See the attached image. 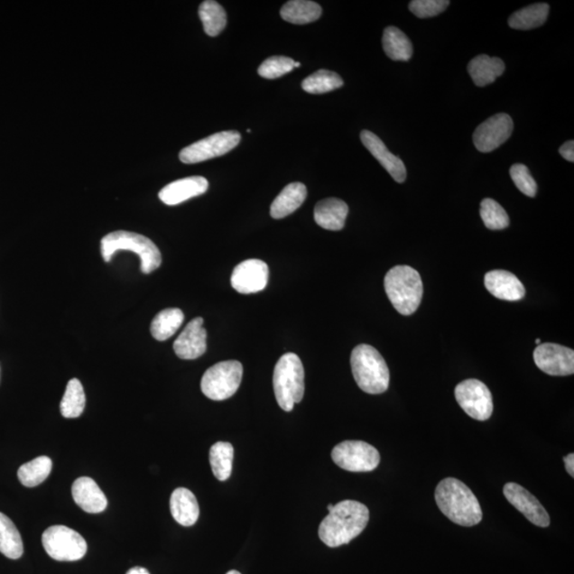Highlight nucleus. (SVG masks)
Segmentation results:
<instances>
[{"label": "nucleus", "mask_w": 574, "mask_h": 574, "mask_svg": "<svg viewBox=\"0 0 574 574\" xmlns=\"http://www.w3.org/2000/svg\"><path fill=\"white\" fill-rule=\"evenodd\" d=\"M385 292L394 309L403 315H412L420 308L423 285L420 273L410 266H394L386 273Z\"/></svg>", "instance_id": "nucleus-4"}, {"label": "nucleus", "mask_w": 574, "mask_h": 574, "mask_svg": "<svg viewBox=\"0 0 574 574\" xmlns=\"http://www.w3.org/2000/svg\"><path fill=\"white\" fill-rule=\"evenodd\" d=\"M184 321V314L181 309H166L154 317L151 331L153 337L163 342L169 339L181 328Z\"/></svg>", "instance_id": "nucleus-28"}, {"label": "nucleus", "mask_w": 574, "mask_h": 574, "mask_svg": "<svg viewBox=\"0 0 574 574\" xmlns=\"http://www.w3.org/2000/svg\"><path fill=\"white\" fill-rule=\"evenodd\" d=\"M227 574H242V573H241V572H238V571H236V570H231V571H229V572H228V573H227Z\"/></svg>", "instance_id": "nucleus-42"}, {"label": "nucleus", "mask_w": 574, "mask_h": 574, "mask_svg": "<svg viewBox=\"0 0 574 574\" xmlns=\"http://www.w3.org/2000/svg\"><path fill=\"white\" fill-rule=\"evenodd\" d=\"M457 402L466 414L478 421L489 420L493 414V394L483 382L469 379L456 387Z\"/></svg>", "instance_id": "nucleus-11"}, {"label": "nucleus", "mask_w": 574, "mask_h": 574, "mask_svg": "<svg viewBox=\"0 0 574 574\" xmlns=\"http://www.w3.org/2000/svg\"><path fill=\"white\" fill-rule=\"evenodd\" d=\"M534 362L542 372L550 375L574 374V351L564 346L551 343L538 345Z\"/></svg>", "instance_id": "nucleus-13"}, {"label": "nucleus", "mask_w": 574, "mask_h": 574, "mask_svg": "<svg viewBox=\"0 0 574 574\" xmlns=\"http://www.w3.org/2000/svg\"><path fill=\"white\" fill-rule=\"evenodd\" d=\"M133 251L140 256L144 273H152L162 264V255L155 244L146 236L128 231L109 233L101 239V255L106 262H110L117 251Z\"/></svg>", "instance_id": "nucleus-5"}, {"label": "nucleus", "mask_w": 574, "mask_h": 574, "mask_svg": "<svg viewBox=\"0 0 574 574\" xmlns=\"http://www.w3.org/2000/svg\"><path fill=\"white\" fill-rule=\"evenodd\" d=\"M0 553L11 560H19L23 553L22 536L12 520L0 513Z\"/></svg>", "instance_id": "nucleus-27"}, {"label": "nucleus", "mask_w": 574, "mask_h": 574, "mask_svg": "<svg viewBox=\"0 0 574 574\" xmlns=\"http://www.w3.org/2000/svg\"><path fill=\"white\" fill-rule=\"evenodd\" d=\"M71 495L77 505L89 514L104 512L107 506V500L103 490L91 477L77 478L71 487Z\"/></svg>", "instance_id": "nucleus-20"}, {"label": "nucleus", "mask_w": 574, "mask_h": 574, "mask_svg": "<svg viewBox=\"0 0 574 574\" xmlns=\"http://www.w3.org/2000/svg\"><path fill=\"white\" fill-rule=\"evenodd\" d=\"M171 513L179 524L194 525L199 518V501L188 488H177L171 494Z\"/></svg>", "instance_id": "nucleus-22"}, {"label": "nucleus", "mask_w": 574, "mask_h": 574, "mask_svg": "<svg viewBox=\"0 0 574 574\" xmlns=\"http://www.w3.org/2000/svg\"><path fill=\"white\" fill-rule=\"evenodd\" d=\"M86 408V393L81 382L71 379L68 383L60 410L65 418H77L81 416Z\"/></svg>", "instance_id": "nucleus-33"}, {"label": "nucleus", "mask_w": 574, "mask_h": 574, "mask_svg": "<svg viewBox=\"0 0 574 574\" xmlns=\"http://www.w3.org/2000/svg\"><path fill=\"white\" fill-rule=\"evenodd\" d=\"M208 189L206 178L189 177L173 181L160 190L159 199L167 206H177L194 197L205 194Z\"/></svg>", "instance_id": "nucleus-18"}, {"label": "nucleus", "mask_w": 574, "mask_h": 574, "mask_svg": "<svg viewBox=\"0 0 574 574\" xmlns=\"http://www.w3.org/2000/svg\"><path fill=\"white\" fill-rule=\"evenodd\" d=\"M295 69L294 60L282 56H274L265 60L260 65L258 73L265 79L273 80L289 74Z\"/></svg>", "instance_id": "nucleus-36"}, {"label": "nucleus", "mask_w": 574, "mask_h": 574, "mask_svg": "<svg viewBox=\"0 0 574 574\" xmlns=\"http://www.w3.org/2000/svg\"><path fill=\"white\" fill-rule=\"evenodd\" d=\"M514 129L513 119L499 113L482 123L474 134V144L478 152L492 153L510 139Z\"/></svg>", "instance_id": "nucleus-12"}, {"label": "nucleus", "mask_w": 574, "mask_h": 574, "mask_svg": "<svg viewBox=\"0 0 574 574\" xmlns=\"http://www.w3.org/2000/svg\"><path fill=\"white\" fill-rule=\"evenodd\" d=\"M301 63L295 62V68H301Z\"/></svg>", "instance_id": "nucleus-44"}, {"label": "nucleus", "mask_w": 574, "mask_h": 574, "mask_svg": "<svg viewBox=\"0 0 574 574\" xmlns=\"http://www.w3.org/2000/svg\"><path fill=\"white\" fill-rule=\"evenodd\" d=\"M333 506L334 505H328V511L330 512L332 510Z\"/></svg>", "instance_id": "nucleus-43"}, {"label": "nucleus", "mask_w": 574, "mask_h": 574, "mask_svg": "<svg viewBox=\"0 0 574 574\" xmlns=\"http://www.w3.org/2000/svg\"><path fill=\"white\" fill-rule=\"evenodd\" d=\"M199 17L206 33L210 37H218L227 26L226 11L214 0H207L200 5Z\"/></svg>", "instance_id": "nucleus-32"}, {"label": "nucleus", "mask_w": 574, "mask_h": 574, "mask_svg": "<svg viewBox=\"0 0 574 574\" xmlns=\"http://www.w3.org/2000/svg\"><path fill=\"white\" fill-rule=\"evenodd\" d=\"M343 86L342 77L327 69L317 70L302 81V88L310 94H325Z\"/></svg>", "instance_id": "nucleus-34"}, {"label": "nucleus", "mask_w": 574, "mask_h": 574, "mask_svg": "<svg viewBox=\"0 0 574 574\" xmlns=\"http://www.w3.org/2000/svg\"><path fill=\"white\" fill-rule=\"evenodd\" d=\"M487 291L495 298L505 301H519L525 295L522 281L515 274L506 271H493L484 278Z\"/></svg>", "instance_id": "nucleus-19"}, {"label": "nucleus", "mask_w": 574, "mask_h": 574, "mask_svg": "<svg viewBox=\"0 0 574 574\" xmlns=\"http://www.w3.org/2000/svg\"><path fill=\"white\" fill-rule=\"evenodd\" d=\"M235 448L230 442L218 441L210 449V464L215 477L220 482L228 480L232 472Z\"/></svg>", "instance_id": "nucleus-30"}, {"label": "nucleus", "mask_w": 574, "mask_h": 574, "mask_svg": "<svg viewBox=\"0 0 574 574\" xmlns=\"http://www.w3.org/2000/svg\"><path fill=\"white\" fill-rule=\"evenodd\" d=\"M173 350L182 360H195L207 351V331L201 317L189 322L173 344Z\"/></svg>", "instance_id": "nucleus-16"}, {"label": "nucleus", "mask_w": 574, "mask_h": 574, "mask_svg": "<svg viewBox=\"0 0 574 574\" xmlns=\"http://www.w3.org/2000/svg\"><path fill=\"white\" fill-rule=\"evenodd\" d=\"M505 65L499 58L480 55L471 60L468 73L477 87H486L505 73Z\"/></svg>", "instance_id": "nucleus-24"}, {"label": "nucleus", "mask_w": 574, "mask_h": 574, "mask_svg": "<svg viewBox=\"0 0 574 574\" xmlns=\"http://www.w3.org/2000/svg\"><path fill=\"white\" fill-rule=\"evenodd\" d=\"M351 368L358 387L367 393H385L390 386V369L373 346L358 345L351 354Z\"/></svg>", "instance_id": "nucleus-3"}, {"label": "nucleus", "mask_w": 574, "mask_h": 574, "mask_svg": "<svg viewBox=\"0 0 574 574\" xmlns=\"http://www.w3.org/2000/svg\"><path fill=\"white\" fill-rule=\"evenodd\" d=\"M368 522L369 510L366 505L355 500H345L334 505L322 520L319 535L325 545L338 548L360 535Z\"/></svg>", "instance_id": "nucleus-1"}, {"label": "nucleus", "mask_w": 574, "mask_h": 574, "mask_svg": "<svg viewBox=\"0 0 574 574\" xmlns=\"http://www.w3.org/2000/svg\"><path fill=\"white\" fill-rule=\"evenodd\" d=\"M510 175L517 189L526 196L535 197L537 194V184L531 172L523 164H514L510 170Z\"/></svg>", "instance_id": "nucleus-37"}, {"label": "nucleus", "mask_w": 574, "mask_h": 574, "mask_svg": "<svg viewBox=\"0 0 574 574\" xmlns=\"http://www.w3.org/2000/svg\"><path fill=\"white\" fill-rule=\"evenodd\" d=\"M504 494L510 504L523 513L532 523L547 528L550 525V516L540 501L528 490L516 483H507L504 487Z\"/></svg>", "instance_id": "nucleus-15"}, {"label": "nucleus", "mask_w": 574, "mask_h": 574, "mask_svg": "<svg viewBox=\"0 0 574 574\" xmlns=\"http://www.w3.org/2000/svg\"><path fill=\"white\" fill-rule=\"evenodd\" d=\"M349 208L338 199H327L317 203L314 211L316 224L326 230L339 231L345 227Z\"/></svg>", "instance_id": "nucleus-21"}, {"label": "nucleus", "mask_w": 574, "mask_h": 574, "mask_svg": "<svg viewBox=\"0 0 574 574\" xmlns=\"http://www.w3.org/2000/svg\"><path fill=\"white\" fill-rule=\"evenodd\" d=\"M481 218L490 230H502L510 225V218L505 208L494 199H486L481 202Z\"/></svg>", "instance_id": "nucleus-35"}, {"label": "nucleus", "mask_w": 574, "mask_h": 574, "mask_svg": "<svg viewBox=\"0 0 574 574\" xmlns=\"http://www.w3.org/2000/svg\"><path fill=\"white\" fill-rule=\"evenodd\" d=\"M436 504L452 523L462 526H474L481 523L483 513L480 504L463 482L447 477L435 489Z\"/></svg>", "instance_id": "nucleus-2"}, {"label": "nucleus", "mask_w": 574, "mask_h": 574, "mask_svg": "<svg viewBox=\"0 0 574 574\" xmlns=\"http://www.w3.org/2000/svg\"><path fill=\"white\" fill-rule=\"evenodd\" d=\"M564 462L566 465V470L568 474H569L572 477H574V454H568L567 457L564 458Z\"/></svg>", "instance_id": "nucleus-40"}, {"label": "nucleus", "mask_w": 574, "mask_h": 574, "mask_svg": "<svg viewBox=\"0 0 574 574\" xmlns=\"http://www.w3.org/2000/svg\"><path fill=\"white\" fill-rule=\"evenodd\" d=\"M331 457L338 468L350 472H369L378 468L380 453L362 440H346L333 448Z\"/></svg>", "instance_id": "nucleus-9"}, {"label": "nucleus", "mask_w": 574, "mask_h": 574, "mask_svg": "<svg viewBox=\"0 0 574 574\" xmlns=\"http://www.w3.org/2000/svg\"><path fill=\"white\" fill-rule=\"evenodd\" d=\"M273 391L280 408L291 412L304 396V368L295 354L280 357L273 370Z\"/></svg>", "instance_id": "nucleus-6"}, {"label": "nucleus", "mask_w": 574, "mask_h": 574, "mask_svg": "<svg viewBox=\"0 0 574 574\" xmlns=\"http://www.w3.org/2000/svg\"><path fill=\"white\" fill-rule=\"evenodd\" d=\"M243 365L225 361L208 368L201 379V391L208 399L223 402L235 394L243 379Z\"/></svg>", "instance_id": "nucleus-7"}, {"label": "nucleus", "mask_w": 574, "mask_h": 574, "mask_svg": "<svg viewBox=\"0 0 574 574\" xmlns=\"http://www.w3.org/2000/svg\"><path fill=\"white\" fill-rule=\"evenodd\" d=\"M361 141L369 153L390 173L394 181L398 183L405 181L406 169L403 161L388 151L385 144L383 143L378 135L370 133L368 130H364L361 133Z\"/></svg>", "instance_id": "nucleus-17"}, {"label": "nucleus", "mask_w": 574, "mask_h": 574, "mask_svg": "<svg viewBox=\"0 0 574 574\" xmlns=\"http://www.w3.org/2000/svg\"><path fill=\"white\" fill-rule=\"evenodd\" d=\"M42 543L47 554L59 561L79 560L85 558L88 551L85 538L65 525L48 528L42 536Z\"/></svg>", "instance_id": "nucleus-8"}, {"label": "nucleus", "mask_w": 574, "mask_h": 574, "mask_svg": "<svg viewBox=\"0 0 574 574\" xmlns=\"http://www.w3.org/2000/svg\"><path fill=\"white\" fill-rule=\"evenodd\" d=\"M449 5L448 0H412L410 10L420 19H428L442 14Z\"/></svg>", "instance_id": "nucleus-38"}, {"label": "nucleus", "mask_w": 574, "mask_h": 574, "mask_svg": "<svg viewBox=\"0 0 574 574\" xmlns=\"http://www.w3.org/2000/svg\"><path fill=\"white\" fill-rule=\"evenodd\" d=\"M383 50L393 61H409L412 56V42L402 30L387 27L383 33Z\"/></svg>", "instance_id": "nucleus-26"}, {"label": "nucleus", "mask_w": 574, "mask_h": 574, "mask_svg": "<svg viewBox=\"0 0 574 574\" xmlns=\"http://www.w3.org/2000/svg\"><path fill=\"white\" fill-rule=\"evenodd\" d=\"M52 460L48 457H39L21 466L17 476L23 486L35 487L50 477Z\"/></svg>", "instance_id": "nucleus-31"}, {"label": "nucleus", "mask_w": 574, "mask_h": 574, "mask_svg": "<svg viewBox=\"0 0 574 574\" xmlns=\"http://www.w3.org/2000/svg\"><path fill=\"white\" fill-rule=\"evenodd\" d=\"M239 142H241V134L237 131H223L183 148L179 153V159L184 164L205 162L207 160L230 153Z\"/></svg>", "instance_id": "nucleus-10"}, {"label": "nucleus", "mask_w": 574, "mask_h": 574, "mask_svg": "<svg viewBox=\"0 0 574 574\" xmlns=\"http://www.w3.org/2000/svg\"><path fill=\"white\" fill-rule=\"evenodd\" d=\"M281 17L291 23L304 25L319 19L322 14L320 5L309 0H292L287 2L280 12Z\"/></svg>", "instance_id": "nucleus-25"}, {"label": "nucleus", "mask_w": 574, "mask_h": 574, "mask_svg": "<svg viewBox=\"0 0 574 574\" xmlns=\"http://www.w3.org/2000/svg\"><path fill=\"white\" fill-rule=\"evenodd\" d=\"M127 574H151L148 572L147 569H145V568H142V567H134L133 568V569H130Z\"/></svg>", "instance_id": "nucleus-41"}, {"label": "nucleus", "mask_w": 574, "mask_h": 574, "mask_svg": "<svg viewBox=\"0 0 574 574\" xmlns=\"http://www.w3.org/2000/svg\"><path fill=\"white\" fill-rule=\"evenodd\" d=\"M560 153L565 160L574 162V142L568 141L560 148Z\"/></svg>", "instance_id": "nucleus-39"}, {"label": "nucleus", "mask_w": 574, "mask_h": 574, "mask_svg": "<svg viewBox=\"0 0 574 574\" xmlns=\"http://www.w3.org/2000/svg\"><path fill=\"white\" fill-rule=\"evenodd\" d=\"M535 343H536V344H538V345H541V339H540V338H537V339L535 340Z\"/></svg>", "instance_id": "nucleus-45"}, {"label": "nucleus", "mask_w": 574, "mask_h": 574, "mask_svg": "<svg viewBox=\"0 0 574 574\" xmlns=\"http://www.w3.org/2000/svg\"><path fill=\"white\" fill-rule=\"evenodd\" d=\"M550 7L548 4H534L519 10L508 19V25L517 30L538 28L546 23Z\"/></svg>", "instance_id": "nucleus-29"}, {"label": "nucleus", "mask_w": 574, "mask_h": 574, "mask_svg": "<svg viewBox=\"0 0 574 574\" xmlns=\"http://www.w3.org/2000/svg\"><path fill=\"white\" fill-rule=\"evenodd\" d=\"M308 190L306 185L294 182L283 189L271 207V215L274 219H282L294 213L307 199Z\"/></svg>", "instance_id": "nucleus-23"}, {"label": "nucleus", "mask_w": 574, "mask_h": 574, "mask_svg": "<svg viewBox=\"0 0 574 574\" xmlns=\"http://www.w3.org/2000/svg\"><path fill=\"white\" fill-rule=\"evenodd\" d=\"M269 268L264 261L250 259L239 263L231 276V285L239 294L248 295L265 290Z\"/></svg>", "instance_id": "nucleus-14"}]
</instances>
